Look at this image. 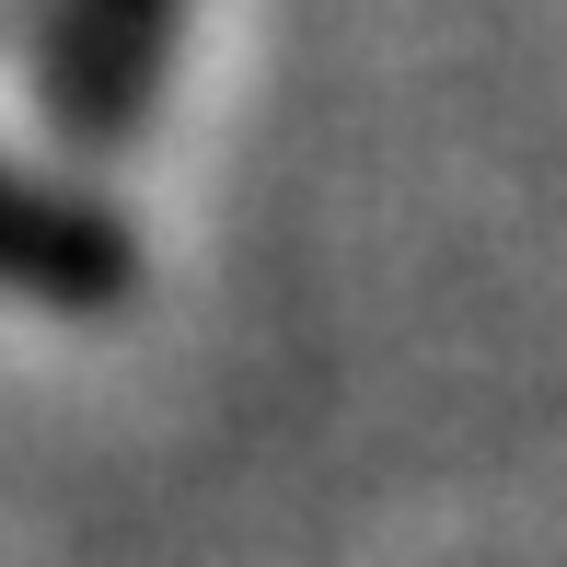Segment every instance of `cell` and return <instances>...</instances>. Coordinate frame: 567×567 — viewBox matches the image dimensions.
<instances>
[{"instance_id": "7a4b0ae2", "label": "cell", "mask_w": 567, "mask_h": 567, "mask_svg": "<svg viewBox=\"0 0 567 567\" xmlns=\"http://www.w3.org/2000/svg\"><path fill=\"white\" fill-rule=\"evenodd\" d=\"M0 301L35 313H127L140 301V231L105 197L47 186L0 151Z\"/></svg>"}, {"instance_id": "6da1fadb", "label": "cell", "mask_w": 567, "mask_h": 567, "mask_svg": "<svg viewBox=\"0 0 567 567\" xmlns=\"http://www.w3.org/2000/svg\"><path fill=\"white\" fill-rule=\"evenodd\" d=\"M174 35H186V0H47V47H35L47 127L70 151H127L163 116Z\"/></svg>"}]
</instances>
